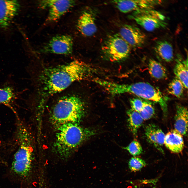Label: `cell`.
Listing matches in <instances>:
<instances>
[{
	"label": "cell",
	"mask_w": 188,
	"mask_h": 188,
	"mask_svg": "<svg viewBox=\"0 0 188 188\" xmlns=\"http://www.w3.org/2000/svg\"><path fill=\"white\" fill-rule=\"evenodd\" d=\"M184 87L182 83L175 77L169 83L167 91L170 94L179 98L183 94Z\"/></svg>",
	"instance_id": "21"
},
{
	"label": "cell",
	"mask_w": 188,
	"mask_h": 188,
	"mask_svg": "<svg viewBox=\"0 0 188 188\" xmlns=\"http://www.w3.org/2000/svg\"><path fill=\"white\" fill-rule=\"evenodd\" d=\"M33 149L29 145H19L7 168L5 176L20 188H30L34 172Z\"/></svg>",
	"instance_id": "2"
},
{
	"label": "cell",
	"mask_w": 188,
	"mask_h": 188,
	"mask_svg": "<svg viewBox=\"0 0 188 188\" xmlns=\"http://www.w3.org/2000/svg\"><path fill=\"white\" fill-rule=\"evenodd\" d=\"M154 50L161 59L168 62H171L174 57L173 50L172 44L166 40L157 42Z\"/></svg>",
	"instance_id": "17"
},
{
	"label": "cell",
	"mask_w": 188,
	"mask_h": 188,
	"mask_svg": "<svg viewBox=\"0 0 188 188\" xmlns=\"http://www.w3.org/2000/svg\"><path fill=\"white\" fill-rule=\"evenodd\" d=\"M101 50L104 57L112 62L125 60L131 51L130 46L117 34L108 36L104 40Z\"/></svg>",
	"instance_id": "6"
},
{
	"label": "cell",
	"mask_w": 188,
	"mask_h": 188,
	"mask_svg": "<svg viewBox=\"0 0 188 188\" xmlns=\"http://www.w3.org/2000/svg\"><path fill=\"white\" fill-rule=\"evenodd\" d=\"M164 144L172 152L180 153L184 145L183 135L175 130H172L165 135Z\"/></svg>",
	"instance_id": "14"
},
{
	"label": "cell",
	"mask_w": 188,
	"mask_h": 188,
	"mask_svg": "<svg viewBox=\"0 0 188 188\" xmlns=\"http://www.w3.org/2000/svg\"><path fill=\"white\" fill-rule=\"evenodd\" d=\"M100 85L113 96L130 93L157 103L160 105L165 114L167 113L168 98L157 88L148 83L140 82L131 84H121L103 80Z\"/></svg>",
	"instance_id": "3"
},
{
	"label": "cell",
	"mask_w": 188,
	"mask_h": 188,
	"mask_svg": "<svg viewBox=\"0 0 188 188\" xmlns=\"http://www.w3.org/2000/svg\"><path fill=\"white\" fill-rule=\"evenodd\" d=\"M157 127V126L154 125L149 124L145 128V134L149 142L160 151L163 153V150L158 145L156 142L155 131Z\"/></svg>",
	"instance_id": "22"
},
{
	"label": "cell",
	"mask_w": 188,
	"mask_h": 188,
	"mask_svg": "<svg viewBox=\"0 0 188 188\" xmlns=\"http://www.w3.org/2000/svg\"><path fill=\"white\" fill-rule=\"evenodd\" d=\"M132 155L134 156H138L143 152L142 146L136 140L132 141L127 146L123 148Z\"/></svg>",
	"instance_id": "25"
},
{
	"label": "cell",
	"mask_w": 188,
	"mask_h": 188,
	"mask_svg": "<svg viewBox=\"0 0 188 188\" xmlns=\"http://www.w3.org/2000/svg\"><path fill=\"white\" fill-rule=\"evenodd\" d=\"M130 101L131 109L139 113L142 108L144 101L140 98H133L131 99Z\"/></svg>",
	"instance_id": "26"
},
{
	"label": "cell",
	"mask_w": 188,
	"mask_h": 188,
	"mask_svg": "<svg viewBox=\"0 0 188 188\" xmlns=\"http://www.w3.org/2000/svg\"><path fill=\"white\" fill-rule=\"evenodd\" d=\"M139 113L143 120H146L150 119L155 114V110L150 103L144 101L143 107Z\"/></svg>",
	"instance_id": "24"
},
{
	"label": "cell",
	"mask_w": 188,
	"mask_h": 188,
	"mask_svg": "<svg viewBox=\"0 0 188 188\" xmlns=\"http://www.w3.org/2000/svg\"><path fill=\"white\" fill-rule=\"evenodd\" d=\"M147 31L165 28L167 25L165 16L153 9H145L133 12L129 16Z\"/></svg>",
	"instance_id": "7"
},
{
	"label": "cell",
	"mask_w": 188,
	"mask_h": 188,
	"mask_svg": "<svg viewBox=\"0 0 188 188\" xmlns=\"http://www.w3.org/2000/svg\"><path fill=\"white\" fill-rule=\"evenodd\" d=\"M73 40L70 36L60 35L53 37L40 50L41 52L69 55L73 51Z\"/></svg>",
	"instance_id": "9"
},
{
	"label": "cell",
	"mask_w": 188,
	"mask_h": 188,
	"mask_svg": "<svg viewBox=\"0 0 188 188\" xmlns=\"http://www.w3.org/2000/svg\"><path fill=\"white\" fill-rule=\"evenodd\" d=\"M77 27L79 32L86 37L91 36L97 30L95 12L91 8L84 10L79 17Z\"/></svg>",
	"instance_id": "13"
},
{
	"label": "cell",
	"mask_w": 188,
	"mask_h": 188,
	"mask_svg": "<svg viewBox=\"0 0 188 188\" xmlns=\"http://www.w3.org/2000/svg\"><path fill=\"white\" fill-rule=\"evenodd\" d=\"M119 34L130 46L135 48L142 46L146 39L145 34L139 28L130 25H124Z\"/></svg>",
	"instance_id": "11"
},
{
	"label": "cell",
	"mask_w": 188,
	"mask_h": 188,
	"mask_svg": "<svg viewBox=\"0 0 188 188\" xmlns=\"http://www.w3.org/2000/svg\"><path fill=\"white\" fill-rule=\"evenodd\" d=\"M148 69L150 76L155 79H163L167 77V72L165 68L154 60L150 59L149 60Z\"/></svg>",
	"instance_id": "18"
},
{
	"label": "cell",
	"mask_w": 188,
	"mask_h": 188,
	"mask_svg": "<svg viewBox=\"0 0 188 188\" xmlns=\"http://www.w3.org/2000/svg\"><path fill=\"white\" fill-rule=\"evenodd\" d=\"M174 73L175 77L183 83L184 88L188 87V58L183 59L180 56L177 58Z\"/></svg>",
	"instance_id": "16"
},
{
	"label": "cell",
	"mask_w": 188,
	"mask_h": 188,
	"mask_svg": "<svg viewBox=\"0 0 188 188\" xmlns=\"http://www.w3.org/2000/svg\"><path fill=\"white\" fill-rule=\"evenodd\" d=\"M96 134L91 128L79 124L69 123L59 126L54 144L57 153L62 158L69 157L82 143Z\"/></svg>",
	"instance_id": "4"
},
{
	"label": "cell",
	"mask_w": 188,
	"mask_h": 188,
	"mask_svg": "<svg viewBox=\"0 0 188 188\" xmlns=\"http://www.w3.org/2000/svg\"><path fill=\"white\" fill-rule=\"evenodd\" d=\"M85 113V104L81 99L71 95L59 100L53 108L52 118L54 122L60 126L69 123L79 124Z\"/></svg>",
	"instance_id": "5"
},
{
	"label": "cell",
	"mask_w": 188,
	"mask_h": 188,
	"mask_svg": "<svg viewBox=\"0 0 188 188\" xmlns=\"http://www.w3.org/2000/svg\"><path fill=\"white\" fill-rule=\"evenodd\" d=\"M128 116V122L129 129L132 133L136 136L138 130L141 126L144 120L139 112L131 109L127 112Z\"/></svg>",
	"instance_id": "19"
},
{
	"label": "cell",
	"mask_w": 188,
	"mask_h": 188,
	"mask_svg": "<svg viewBox=\"0 0 188 188\" xmlns=\"http://www.w3.org/2000/svg\"><path fill=\"white\" fill-rule=\"evenodd\" d=\"M97 71L90 64L78 60L44 68L38 78L40 104L44 103L49 97L65 89L73 82L86 79Z\"/></svg>",
	"instance_id": "1"
},
{
	"label": "cell",
	"mask_w": 188,
	"mask_h": 188,
	"mask_svg": "<svg viewBox=\"0 0 188 188\" xmlns=\"http://www.w3.org/2000/svg\"><path fill=\"white\" fill-rule=\"evenodd\" d=\"M121 12L127 13L145 9H153L161 4L158 0H114L111 2Z\"/></svg>",
	"instance_id": "10"
},
{
	"label": "cell",
	"mask_w": 188,
	"mask_h": 188,
	"mask_svg": "<svg viewBox=\"0 0 188 188\" xmlns=\"http://www.w3.org/2000/svg\"><path fill=\"white\" fill-rule=\"evenodd\" d=\"M16 95L12 88L6 87L0 88V104L10 105L15 98Z\"/></svg>",
	"instance_id": "20"
},
{
	"label": "cell",
	"mask_w": 188,
	"mask_h": 188,
	"mask_svg": "<svg viewBox=\"0 0 188 188\" xmlns=\"http://www.w3.org/2000/svg\"><path fill=\"white\" fill-rule=\"evenodd\" d=\"M145 162L141 158L134 156L129 160V167L132 172H135L140 171L146 165Z\"/></svg>",
	"instance_id": "23"
},
{
	"label": "cell",
	"mask_w": 188,
	"mask_h": 188,
	"mask_svg": "<svg viewBox=\"0 0 188 188\" xmlns=\"http://www.w3.org/2000/svg\"><path fill=\"white\" fill-rule=\"evenodd\" d=\"M165 134L162 131L157 127L155 131V139L158 145L161 148L164 144Z\"/></svg>",
	"instance_id": "27"
},
{
	"label": "cell",
	"mask_w": 188,
	"mask_h": 188,
	"mask_svg": "<svg viewBox=\"0 0 188 188\" xmlns=\"http://www.w3.org/2000/svg\"><path fill=\"white\" fill-rule=\"evenodd\" d=\"M187 109L183 106L177 105L175 117L174 129L182 135H184L187 132Z\"/></svg>",
	"instance_id": "15"
},
{
	"label": "cell",
	"mask_w": 188,
	"mask_h": 188,
	"mask_svg": "<svg viewBox=\"0 0 188 188\" xmlns=\"http://www.w3.org/2000/svg\"><path fill=\"white\" fill-rule=\"evenodd\" d=\"M20 7L16 0H0V27L5 28L10 25L17 14Z\"/></svg>",
	"instance_id": "12"
},
{
	"label": "cell",
	"mask_w": 188,
	"mask_h": 188,
	"mask_svg": "<svg viewBox=\"0 0 188 188\" xmlns=\"http://www.w3.org/2000/svg\"><path fill=\"white\" fill-rule=\"evenodd\" d=\"M39 5L42 9H48L46 21H55L58 20L75 4L73 0H44L39 1Z\"/></svg>",
	"instance_id": "8"
}]
</instances>
